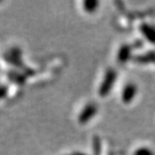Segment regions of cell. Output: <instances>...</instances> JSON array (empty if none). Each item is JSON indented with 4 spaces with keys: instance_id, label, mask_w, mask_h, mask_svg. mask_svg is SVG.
I'll return each mask as SVG.
<instances>
[{
    "instance_id": "obj_8",
    "label": "cell",
    "mask_w": 155,
    "mask_h": 155,
    "mask_svg": "<svg viewBox=\"0 0 155 155\" xmlns=\"http://www.w3.org/2000/svg\"><path fill=\"white\" fill-rule=\"evenodd\" d=\"M97 1H85L84 2V9L87 12H93L97 8Z\"/></svg>"
},
{
    "instance_id": "obj_10",
    "label": "cell",
    "mask_w": 155,
    "mask_h": 155,
    "mask_svg": "<svg viewBox=\"0 0 155 155\" xmlns=\"http://www.w3.org/2000/svg\"><path fill=\"white\" fill-rule=\"evenodd\" d=\"M134 155H153V152L147 147H141L135 151Z\"/></svg>"
},
{
    "instance_id": "obj_2",
    "label": "cell",
    "mask_w": 155,
    "mask_h": 155,
    "mask_svg": "<svg viewBox=\"0 0 155 155\" xmlns=\"http://www.w3.org/2000/svg\"><path fill=\"white\" fill-rule=\"evenodd\" d=\"M116 78V73L113 69H110L107 71L104 78L103 80V83L100 85L99 88V94L102 97H105L106 95L109 94V92L110 91L114 85Z\"/></svg>"
},
{
    "instance_id": "obj_11",
    "label": "cell",
    "mask_w": 155,
    "mask_h": 155,
    "mask_svg": "<svg viewBox=\"0 0 155 155\" xmlns=\"http://www.w3.org/2000/svg\"><path fill=\"white\" fill-rule=\"evenodd\" d=\"M8 93V87L5 85L0 84V99L5 98Z\"/></svg>"
},
{
    "instance_id": "obj_12",
    "label": "cell",
    "mask_w": 155,
    "mask_h": 155,
    "mask_svg": "<svg viewBox=\"0 0 155 155\" xmlns=\"http://www.w3.org/2000/svg\"><path fill=\"white\" fill-rule=\"evenodd\" d=\"M72 155H85V154H83V153H73Z\"/></svg>"
},
{
    "instance_id": "obj_4",
    "label": "cell",
    "mask_w": 155,
    "mask_h": 155,
    "mask_svg": "<svg viewBox=\"0 0 155 155\" xmlns=\"http://www.w3.org/2000/svg\"><path fill=\"white\" fill-rule=\"evenodd\" d=\"M137 88L135 86V84H127L122 91V99L125 104L130 103L134 99V96L136 94Z\"/></svg>"
},
{
    "instance_id": "obj_6",
    "label": "cell",
    "mask_w": 155,
    "mask_h": 155,
    "mask_svg": "<svg viewBox=\"0 0 155 155\" xmlns=\"http://www.w3.org/2000/svg\"><path fill=\"white\" fill-rule=\"evenodd\" d=\"M140 30L143 33L144 36L152 43H155V28L147 24H142Z\"/></svg>"
},
{
    "instance_id": "obj_3",
    "label": "cell",
    "mask_w": 155,
    "mask_h": 155,
    "mask_svg": "<svg viewBox=\"0 0 155 155\" xmlns=\"http://www.w3.org/2000/svg\"><path fill=\"white\" fill-rule=\"evenodd\" d=\"M97 113V107L95 104H88L84 107L83 110L79 114L78 121L80 123H85L91 120Z\"/></svg>"
},
{
    "instance_id": "obj_1",
    "label": "cell",
    "mask_w": 155,
    "mask_h": 155,
    "mask_svg": "<svg viewBox=\"0 0 155 155\" xmlns=\"http://www.w3.org/2000/svg\"><path fill=\"white\" fill-rule=\"evenodd\" d=\"M4 58L10 65L22 70V72L28 77L35 74V71L25 66L22 59V51L18 48H12L5 54Z\"/></svg>"
},
{
    "instance_id": "obj_9",
    "label": "cell",
    "mask_w": 155,
    "mask_h": 155,
    "mask_svg": "<svg viewBox=\"0 0 155 155\" xmlns=\"http://www.w3.org/2000/svg\"><path fill=\"white\" fill-rule=\"evenodd\" d=\"M93 151H94V155L100 154L101 145H100V140L97 136H95L93 140Z\"/></svg>"
},
{
    "instance_id": "obj_7",
    "label": "cell",
    "mask_w": 155,
    "mask_h": 155,
    "mask_svg": "<svg viewBox=\"0 0 155 155\" xmlns=\"http://www.w3.org/2000/svg\"><path fill=\"white\" fill-rule=\"evenodd\" d=\"M130 54V48L127 46H122L118 53V61L123 63L127 61Z\"/></svg>"
},
{
    "instance_id": "obj_5",
    "label": "cell",
    "mask_w": 155,
    "mask_h": 155,
    "mask_svg": "<svg viewBox=\"0 0 155 155\" xmlns=\"http://www.w3.org/2000/svg\"><path fill=\"white\" fill-rule=\"evenodd\" d=\"M7 78L10 81L17 84L18 85H23L27 79V76L23 72H18L17 70L9 71L7 72Z\"/></svg>"
}]
</instances>
